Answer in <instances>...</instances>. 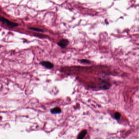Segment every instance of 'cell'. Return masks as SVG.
Listing matches in <instances>:
<instances>
[{"label":"cell","instance_id":"6da1fadb","mask_svg":"<svg viewBox=\"0 0 139 139\" xmlns=\"http://www.w3.org/2000/svg\"><path fill=\"white\" fill-rule=\"evenodd\" d=\"M0 21L1 22H2V23L5 24H6L10 28H14V27H18V24L11 22L10 21H9L8 20L3 17H1V19H0Z\"/></svg>","mask_w":139,"mask_h":139},{"label":"cell","instance_id":"7a4b0ae2","mask_svg":"<svg viewBox=\"0 0 139 139\" xmlns=\"http://www.w3.org/2000/svg\"><path fill=\"white\" fill-rule=\"evenodd\" d=\"M40 64L48 69H52L54 67V64L50 61H43L40 62Z\"/></svg>","mask_w":139,"mask_h":139},{"label":"cell","instance_id":"3957f363","mask_svg":"<svg viewBox=\"0 0 139 139\" xmlns=\"http://www.w3.org/2000/svg\"><path fill=\"white\" fill-rule=\"evenodd\" d=\"M69 44V41L67 39H62L58 43V46H60L62 49L65 48Z\"/></svg>","mask_w":139,"mask_h":139},{"label":"cell","instance_id":"277c9868","mask_svg":"<svg viewBox=\"0 0 139 139\" xmlns=\"http://www.w3.org/2000/svg\"><path fill=\"white\" fill-rule=\"evenodd\" d=\"M50 112L52 114H60L61 112V110L60 107H55L50 110Z\"/></svg>","mask_w":139,"mask_h":139},{"label":"cell","instance_id":"5b68a950","mask_svg":"<svg viewBox=\"0 0 139 139\" xmlns=\"http://www.w3.org/2000/svg\"><path fill=\"white\" fill-rule=\"evenodd\" d=\"M86 134H87V131L86 130L82 131L78 135L77 139H83L85 137Z\"/></svg>","mask_w":139,"mask_h":139},{"label":"cell","instance_id":"8992f818","mask_svg":"<svg viewBox=\"0 0 139 139\" xmlns=\"http://www.w3.org/2000/svg\"><path fill=\"white\" fill-rule=\"evenodd\" d=\"M121 116V114H120V113H115V114H114V117H115V118L116 119V120H119V119L120 118Z\"/></svg>","mask_w":139,"mask_h":139},{"label":"cell","instance_id":"52a82bcc","mask_svg":"<svg viewBox=\"0 0 139 139\" xmlns=\"http://www.w3.org/2000/svg\"><path fill=\"white\" fill-rule=\"evenodd\" d=\"M30 29L33 30V31H36L38 32H43V30L40 29L36 28H34V27H30L29 28Z\"/></svg>","mask_w":139,"mask_h":139},{"label":"cell","instance_id":"ba28073f","mask_svg":"<svg viewBox=\"0 0 139 139\" xmlns=\"http://www.w3.org/2000/svg\"><path fill=\"white\" fill-rule=\"evenodd\" d=\"M80 62L83 63H87V64L90 63V61L87 59H82V60H80Z\"/></svg>","mask_w":139,"mask_h":139}]
</instances>
